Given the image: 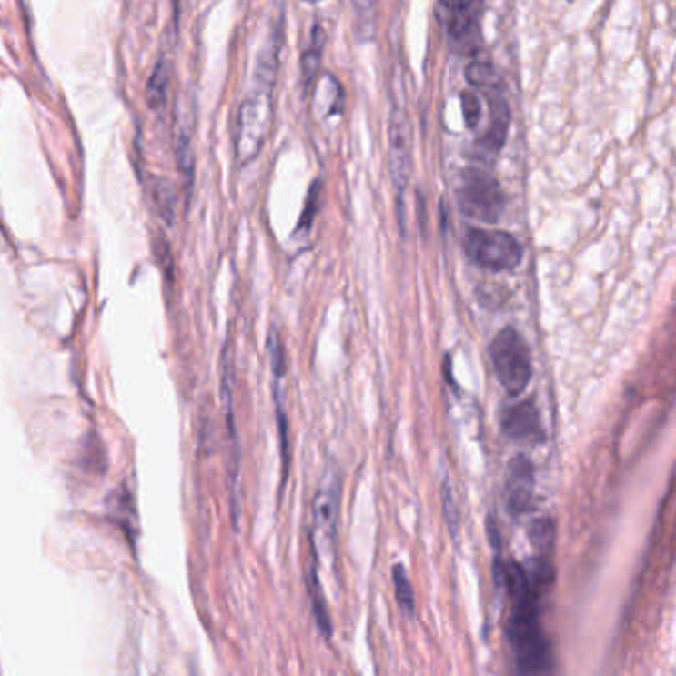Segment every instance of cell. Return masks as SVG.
Masks as SVG:
<instances>
[{"instance_id": "cell-1", "label": "cell", "mask_w": 676, "mask_h": 676, "mask_svg": "<svg viewBox=\"0 0 676 676\" xmlns=\"http://www.w3.org/2000/svg\"><path fill=\"white\" fill-rule=\"evenodd\" d=\"M277 64V48L269 54L267 62H261L257 74V87L251 91L242 103L237 119V136H236V153L242 165L254 160L271 127L273 119V77L275 66Z\"/></svg>"}, {"instance_id": "cell-2", "label": "cell", "mask_w": 676, "mask_h": 676, "mask_svg": "<svg viewBox=\"0 0 676 676\" xmlns=\"http://www.w3.org/2000/svg\"><path fill=\"white\" fill-rule=\"evenodd\" d=\"M490 362L499 384L510 396H520L532 380V358L520 332L507 327L490 342Z\"/></svg>"}, {"instance_id": "cell-3", "label": "cell", "mask_w": 676, "mask_h": 676, "mask_svg": "<svg viewBox=\"0 0 676 676\" xmlns=\"http://www.w3.org/2000/svg\"><path fill=\"white\" fill-rule=\"evenodd\" d=\"M465 256L487 271H512L522 261V246L509 232L471 227L463 237Z\"/></svg>"}, {"instance_id": "cell-4", "label": "cell", "mask_w": 676, "mask_h": 676, "mask_svg": "<svg viewBox=\"0 0 676 676\" xmlns=\"http://www.w3.org/2000/svg\"><path fill=\"white\" fill-rule=\"evenodd\" d=\"M504 192L499 180L483 168H467L459 188H457V206L473 220L495 224L504 212Z\"/></svg>"}, {"instance_id": "cell-5", "label": "cell", "mask_w": 676, "mask_h": 676, "mask_svg": "<svg viewBox=\"0 0 676 676\" xmlns=\"http://www.w3.org/2000/svg\"><path fill=\"white\" fill-rule=\"evenodd\" d=\"M414 136H411V123L408 113L402 107H394L388 119V170L392 177L396 190L399 222L404 226V198L411 178V148H414Z\"/></svg>"}, {"instance_id": "cell-6", "label": "cell", "mask_w": 676, "mask_h": 676, "mask_svg": "<svg viewBox=\"0 0 676 676\" xmlns=\"http://www.w3.org/2000/svg\"><path fill=\"white\" fill-rule=\"evenodd\" d=\"M340 510V479L337 469L328 465L320 479V487L313 502L315 540L325 554H332L337 542V526Z\"/></svg>"}, {"instance_id": "cell-7", "label": "cell", "mask_w": 676, "mask_h": 676, "mask_svg": "<svg viewBox=\"0 0 676 676\" xmlns=\"http://www.w3.org/2000/svg\"><path fill=\"white\" fill-rule=\"evenodd\" d=\"M500 428L509 439L517 443L544 441L542 419L532 399H522L504 408L500 411Z\"/></svg>"}, {"instance_id": "cell-8", "label": "cell", "mask_w": 676, "mask_h": 676, "mask_svg": "<svg viewBox=\"0 0 676 676\" xmlns=\"http://www.w3.org/2000/svg\"><path fill=\"white\" fill-rule=\"evenodd\" d=\"M504 497H507V509L512 517H520V514H526L532 509L534 467L522 455L514 457L509 465Z\"/></svg>"}, {"instance_id": "cell-9", "label": "cell", "mask_w": 676, "mask_h": 676, "mask_svg": "<svg viewBox=\"0 0 676 676\" xmlns=\"http://www.w3.org/2000/svg\"><path fill=\"white\" fill-rule=\"evenodd\" d=\"M487 96L490 97V121L483 139H480V148H483L485 153L495 155L500 151L504 141H507L510 127V109L507 106V101H504L497 91H489Z\"/></svg>"}, {"instance_id": "cell-10", "label": "cell", "mask_w": 676, "mask_h": 676, "mask_svg": "<svg viewBox=\"0 0 676 676\" xmlns=\"http://www.w3.org/2000/svg\"><path fill=\"white\" fill-rule=\"evenodd\" d=\"M305 581H307V595H308V600H311V610H313V615H315V621L320 629V633H323L325 637H330L332 623H330V613H328V607H327V601H325V591H323V586H320V580H318L315 546L311 548V556H308V561H307Z\"/></svg>"}, {"instance_id": "cell-11", "label": "cell", "mask_w": 676, "mask_h": 676, "mask_svg": "<svg viewBox=\"0 0 676 676\" xmlns=\"http://www.w3.org/2000/svg\"><path fill=\"white\" fill-rule=\"evenodd\" d=\"M175 153L180 175L185 177V182L192 185L194 178V148H192V127L187 117L178 111L177 117V131H175Z\"/></svg>"}, {"instance_id": "cell-12", "label": "cell", "mask_w": 676, "mask_h": 676, "mask_svg": "<svg viewBox=\"0 0 676 676\" xmlns=\"http://www.w3.org/2000/svg\"><path fill=\"white\" fill-rule=\"evenodd\" d=\"M168 82H170V70L166 60H158L153 67L151 77L146 84V103L153 111H160L166 106V96H168Z\"/></svg>"}, {"instance_id": "cell-13", "label": "cell", "mask_w": 676, "mask_h": 676, "mask_svg": "<svg viewBox=\"0 0 676 676\" xmlns=\"http://www.w3.org/2000/svg\"><path fill=\"white\" fill-rule=\"evenodd\" d=\"M479 0H453L451 8V34L455 38H465L477 25Z\"/></svg>"}, {"instance_id": "cell-14", "label": "cell", "mask_w": 676, "mask_h": 676, "mask_svg": "<svg viewBox=\"0 0 676 676\" xmlns=\"http://www.w3.org/2000/svg\"><path fill=\"white\" fill-rule=\"evenodd\" d=\"M325 48V34L318 26L313 28L311 38H308V45L303 54L301 60V70H303V82L308 86L313 82V77L318 72V62H320V54H323Z\"/></svg>"}, {"instance_id": "cell-15", "label": "cell", "mask_w": 676, "mask_h": 676, "mask_svg": "<svg viewBox=\"0 0 676 676\" xmlns=\"http://www.w3.org/2000/svg\"><path fill=\"white\" fill-rule=\"evenodd\" d=\"M153 202L160 217L166 222H173L175 208H177V188L170 185L166 178L153 180Z\"/></svg>"}, {"instance_id": "cell-16", "label": "cell", "mask_w": 676, "mask_h": 676, "mask_svg": "<svg viewBox=\"0 0 676 676\" xmlns=\"http://www.w3.org/2000/svg\"><path fill=\"white\" fill-rule=\"evenodd\" d=\"M394 591H396V600H398L399 610L406 611L408 617L414 615V611H416V593H414V588H411V581L406 574L404 566L394 568Z\"/></svg>"}, {"instance_id": "cell-17", "label": "cell", "mask_w": 676, "mask_h": 676, "mask_svg": "<svg viewBox=\"0 0 676 676\" xmlns=\"http://www.w3.org/2000/svg\"><path fill=\"white\" fill-rule=\"evenodd\" d=\"M469 84L483 91H495L499 86V74L489 62H471L467 67Z\"/></svg>"}, {"instance_id": "cell-18", "label": "cell", "mask_w": 676, "mask_h": 676, "mask_svg": "<svg viewBox=\"0 0 676 676\" xmlns=\"http://www.w3.org/2000/svg\"><path fill=\"white\" fill-rule=\"evenodd\" d=\"M323 99V109L327 116H335L337 111H340V86L332 76H325L320 79V84L317 87V101Z\"/></svg>"}, {"instance_id": "cell-19", "label": "cell", "mask_w": 676, "mask_h": 676, "mask_svg": "<svg viewBox=\"0 0 676 676\" xmlns=\"http://www.w3.org/2000/svg\"><path fill=\"white\" fill-rule=\"evenodd\" d=\"M441 502H443L447 526H449L453 538H457V532H459V507H457V499H455L453 485L449 483V479H445L441 485Z\"/></svg>"}, {"instance_id": "cell-20", "label": "cell", "mask_w": 676, "mask_h": 676, "mask_svg": "<svg viewBox=\"0 0 676 676\" xmlns=\"http://www.w3.org/2000/svg\"><path fill=\"white\" fill-rule=\"evenodd\" d=\"M530 540L532 544L540 550V552H548L550 548L554 544V524L548 519L536 520L530 526Z\"/></svg>"}, {"instance_id": "cell-21", "label": "cell", "mask_w": 676, "mask_h": 676, "mask_svg": "<svg viewBox=\"0 0 676 676\" xmlns=\"http://www.w3.org/2000/svg\"><path fill=\"white\" fill-rule=\"evenodd\" d=\"M461 106H463V117L465 125L469 129H475L480 116H483V106H480V97L475 94V91H465L461 96Z\"/></svg>"}, {"instance_id": "cell-22", "label": "cell", "mask_w": 676, "mask_h": 676, "mask_svg": "<svg viewBox=\"0 0 676 676\" xmlns=\"http://www.w3.org/2000/svg\"><path fill=\"white\" fill-rule=\"evenodd\" d=\"M317 210H318V182H315L311 192H308V197H307L303 217H301V222H299V230H308V226H311Z\"/></svg>"}, {"instance_id": "cell-23", "label": "cell", "mask_w": 676, "mask_h": 676, "mask_svg": "<svg viewBox=\"0 0 676 676\" xmlns=\"http://www.w3.org/2000/svg\"><path fill=\"white\" fill-rule=\"evenodd\" d=\"M376 3L378 0H352L354 13H357L358 18V26H370L376 13Z\"/></svg>"}, {"instance_id": "cell-24", "label": "cell", "mask_w": 676, "mask_h": 676, "mask_svg": "<svg viewBox=\"0 0 676 676\" xmlns=\"http://www.w3.org/2000/svg\"><path fill=\"white\" fill-rule=\"evenodd\" d=\"M307 3H320V0H307Z\"/></svg>"}, {"instance_id": "cell-25", "label": "cell", "mask_w": 676, "mask_h": 676, "mask_svg": "<svg viewBox=\"0 0 676 676\" xmlns=\"http://www.w3.org/2000/svg\"><path fill=\"white\" fill-rule=\"evenodd\" d=\"M173 3H175V6H177V3H178V0H173Z\"/></svg>"}]
</instances>
